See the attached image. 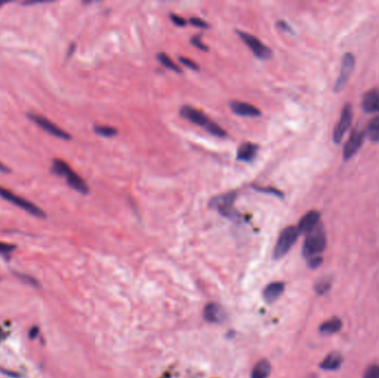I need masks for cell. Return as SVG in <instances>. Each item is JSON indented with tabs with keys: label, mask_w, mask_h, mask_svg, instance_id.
<instances>
[{
	"label": "cell",
	"mask_w": 379,
	"mask_h": 378,
	"mask_svg": "<svg viewBox=\"0 0 379 378\" xmlns=\"http://www.w3.org/2000/svg\"><path fill=\"white\" fill-rule=\"evenodd\" d=\"M51 172H53L55 175H59V177H63L64 179H66L67 183L75 191L81 193V194L83 195H86L89 193V187H88V184L86 183L85 180H83L79 174H77L75 171H73V170L69 167L66 162H64V161L60 159L53 160Z\"/></svg>",
	"instance_id": "1"
},
{
	"label": "cell",
	"mask_w": 379,
	"mask_h": 378,
	"mask_svg": "<svg viewBox=\"0 0 379 378\" xmlns=\"http://www.w3.org/2000/svg\"><path fill=\"white\" fill-rule=\"evenodd\" d=\"M326 247V236L323 231V228L318 225L312 232H309L305 239L303 245V255L307 259L318 256L325 250Z\"/></svg>",
	"instance_id": "2"
},
{
	"label": "cell",
	"mask_w": 379,
	"mask_h": 378,
	"mask_svg": "<svg viewBox=\"0 0 379 378\" xmlns=\"http://www.w3.org/2000/svg\"><path fill=\"white\" fill-rule=\"evenodd\" d=\"M235 199H237V193L235 192L226 193V194L221 196H215L214 199L211 200L210 207L219 211L220 214L225 216V218L237 221L241 218V215L233 206Z\"/></svg>",
	"instance_id": "3"
},
{
	"label": "cell",
	"mask_w": 379,
	"mask_h": 378,
	"mask_svg": "<svg viewBox=\"0 0 379 378\" xmlns=\"http://www.w3.org/2000/svg\"><path fill=\"white\" fill-rule=\"evenodd\" d=\"M298 230L295 227H287L281 232L279 238H277L276 245L274 247V257L281 259L284 255L287 254L290 248L296 242L298 237Z\"/></svg>",
	"instance_id": "4"
},
{
	"label": "cell",
	"mask_w": 379,
	"mask_h": 378,
	"mask_svg": "<svg viewBox=\"0 0 379 378\" xmlns=\"http://www.w3.org/2000/svg\"><path fill=\"white\" fill-rule=\"evenodd\" d=\"M0 197H2L3 200L10 202V203H12L13 205H16L18 207H20V209L27 211L29 214L37 216V218H45L46 216L45 212L41 210L40 207L35 205L34 203H31V202H29L28 200L24 199V197L16 195L15 193L7 190V189H4L3 187H0Z\"/></svg>",
	"instance_id": "5"
},
{
	"label": "cell",
	"mask_w": 379,
	"mask_h": 378,
	"mask_svg": "<svg viewBox=\"0 0 379 378\" xmlns=\"http://www.w3.org/2000/svg\"><path fill=\"white\" fill-rule=\"evenodd\" d=\"M237 34L239 38L246 44L247 47L251 49V51L256 58L261 60H267L272 57V50L266 45L263 44L260 39L256 38L255 36L247 34L245 31H237Z\"/></svg>",
	"instance_id": "6"
},
{
	"label": "cell",
	"mask_w": 379,
	"mask_h": 378,
	"mask_svg": "<svg viewBox=\"0 0 379 378\" xmlns=\"http://www.w3.org/2000/svg\"><path fill=\"white\" fill-rule=\"evenodd\" d=\"M27 116L32 122H35L37 126L43 129V130L47 131L49 135L60 138V139H63V140L71 139V136L69 135L68 132L62 130V129H60L59 127L55 126L53 122H51L48 119H46L45 117L39 116V114H35V113H28Z\"/></svg>",
	"instance_id": "7"
},
{
	"label": "cell",
	"mask_w": 379,
	"mask_h": 378,
	"mask_svg": "<svg viewBox=\"0 0 379 378\" xmlns=\"http://www.w3.org/2000/svg\"><path fill=\"white\" fill-rule=\"evenodd\" d=\"M352 120H353V112H352V108L350 105L347 104L345 105L343 109V112H341V117L338 124H337L335 130H334V142L335 143H340L341 140L345 136V133L348 131V129L350 128V124H352Z\"/></svg>",
	"instance_id": "8"
},
{
	"label": "cell",
	"mask_w": 379,
	"mask_h": 378,
	"mask_svg": "<svg viewBox=\"0 0 379 378\" xmlns=\"http://www.w3.org/2000/svg\"><path fill=\"white\" fill-rule=\"evenodd\" d=\"M180 116L183 119L188 120V121L204 129L209 127V124L212 122L204 113L198 111V110L191 107V105H183V107L180 109Z\"/></svg>",
	"instance_id": "9"
},
{
	"label": "cell",
	"mask_w": 379,
	"mask_h": 378,
	"mask_svg": "<svg viewBox=\"0 0 379 378\" xmlns=\"http://www.w3.org/2000/svg\"><path fill=\"white\" fill-rule=\"evenodd\" d=\"M355 67V57L352 53H346L343 58V63H341L340 69V75L337 79L335 90L339 91L344 88V86L347 82L349 76L352 75V71L354 70Z\"/></svg>",
	"instance_id": "10"
},
{
	"label": "cell",
	"mask_w": 379,
	"mask_h": 378,
	"mask_svg": "<svg viewBox=\"0 0 379 378\" xmlns=\"http://www.w3.org/2000/svg\"><path fill=\"white\" fill-rule=\"evenodd\" d=\"M230 108L233 113L241 117L255 118L261 116V110H258L255 105L242 102V101H232L230 103Z\"/></svg>",
	"instance_id": "11"
},
{
	"label": "cell",
	"mask_w": 379,
	"mask_h": 378,
	"mask_svg": "<svg viewBox=\"0 0 379 378\" xmlns=\"http://www.w3.org/2000/svg\"><path fill=\"white\" fill-rule=\"evenodd\" d=\"M320 218L321 215L317 211H311L308 213L305 214L302 219H300L297 230L299 233L308 234L312 232L314 229H316L320 225Z\"/></svg>",
	"instance_id": "12"
},
{
	"label": "cell",
	"mask_w": 379,
	"mask_h": 378,
	"mask_svg": "<svg viewBox=\"0 0 379 378\" xmlns=\"http://www.w3.org/2000/svg\"><path fill=\"white\" fill-rule=\"evenodd\" d=\"M364 139V133L363 131L356 130L347 141L345 147H344V159L349 160L352 156L356 154V152L359 150V147L363 144Z\"/></svg>",
	"instance_id": "13"
},
{
	"label": "cell",
	"mask_w": 379,
	"mask_h": 378,
	"mask_svg": "<svg viewBox=\"0 0 379 378\" xmlns=\"http://www.w3.org/2000/svg\"><path fill=\"white\" fill-rule=\"evenodd\" d=\"M363 108L366 112H379V90L372 89L364 94Z\"/></svg>",
	"instance_id": "14"
},
{
	"label": "cell",
	"mask_w": 379,
	"mask_h": 378,
	"mask_svg": "<svg viewBox=\"0 0 379 378\" xmlns=\"http://www.w3.org/2000/svg\"><path fill=\"white\" fill-rule=\"evenodd\" d=\"M258 152V145L246 142L243 143L237 150V160L243 161V162H252L255 159Z\"/></svg>",
	"instance_id": "15"
},
{
	"label": "cell",
	"mask_w": 379,
	"mask_h": 378,
	"mask_svg": "<svg viewBox=\"0 0 379 378\" xmlns=\"http://www.w3.org/2000/svg\"><path fill=\"white\" fill-rule=\"evenodd\" d=\"M205 319L211 323H221L225 319V313L223 308L216 304H209L204 311Z\"/></svg>",
	"instance_id": "16"
},
{
	"label": "cell",
	"mask_w": 379,
	"mask_h": 378,
	"mask_svg": "<svg viewBox=\"0 0 379 378\" xmlns=\"http://www.w3.org/2000/svg\"><path fill=\"white\" fill-rule=\"evenodd\" d=\"M284 284L282 282H273L264 289V298L266 302L273 303L284 292Z\"/></svg>",
	"instance_id": "17"
},
{
	"label": "cell",
	"mask_w": 379,
	"mask_h": 378,
	"mask_svg": "<svg viewBox=\"0 0 379 378\" xmlns=\"http://www.w3.org/2000/svg\"><path fill=\"white\" fill-rule=\"evenodd\" d=\"M341 362H343V357H341L338 353H332L328 355L324 361H323L321 366L323 370L332 371V370H337V368L340 366Z\"/></svg>",
	"instance_id": "18"
},
{
	"label": "cell",
	"mask_w": 379,
	"mask_h": 378,
	"mask_svg": "<svg viewBox=\"0 0 379 378\" xmlns=\"http://www.w3.org/2000/svg\"><path fill=\"white\" fill-rule=\"evenodd\" d=\"M341 329V321L339 319H332L325 322L321 326L320 331L323 335H332L336 334L337 331Z\"/></svg>",
	"instance_id": "19"
},
{
	"label": "cell",
	"mask_w": 379,
	"mask_h": 378,
	"mask_svg": "<svg viewBox=\"0 0 379 378\" xmlns=\"http://www.w3.org/2000/svg\"><path fill=\"white\" fill-rule=\"evenodd\" d=\"M271 373V364L267 361L258 362L253 368L252 378H267Z\"/></svg>",
	"instance_id": "20"
},
{
	"label": "cell",
	"mask_w": 379,
	"mask_h": 378,
	"mask_svg": "<svg viewBox=\"0 0 379 378\" xmlns=\"http://www.w3.org/2000/svg\"><path fill=\"white\" fill-rule=\"evenodd\" d=\"M367 136L373 142L379 141V117L373 118L367 127Z\"/></svg>",
	"instance_id": "21"
},
{
	"label": "cell",
	"mask_w": 379,
	"mask_h": 378,
	"mask_svg": "<svg viewBox=\"0 0 379 378\" xmlns=\"http://www.w3.org/2000/svg\"><path fill=\"white\" fill-rule=\"evenodd\" d=\"M94 131L101 137H105V138H111V137H115L118 135V130L113 127H109V126H101V124H98V126L94 127Z\"/></svg>",
	"instance_id": "22"
},
{
	"label": "cell",
	"mask_w": 379,
	"mask_h": 378,
	"mask_svg": "<svg viewBox=\"0 0 379 378\" xmlns=\"http://www.w3.org/2000/svg\"><path fill=\"white\" fill-rule=\"evenodd\" d=\"M158 59H159V61L161 62V64H163L165 68H168V69H170V70H172L174 72H178V73L181 72L178 64L173 62V60L171 59L168 54H165L163 52H160L158 54Z\"/></svg>",
	"instance_id": "23"
},
{
	"label": "cell",
	"mask_w": 379,
	"mask_h": 378,
	"mask_svg": "<svg viewBox=\"0 0 379 378\" xmlns=\"http://www.w3.org/2000/svg\"><path fill=\"white\" fill-rule=\"evenodd\" d=\"M253 189L257 192L265 193V194H273L277 197H283V193L280 190H277L274 187H260V186H253Z\"/></svg>",
	"instance_id": "24"
},
{
	"label": "cell",
	"mask_w": 379,
	"mask_h": 378,
	"mask_svg": "<svg viewBox=\"0 0 379 378\" xmlns=\"http://www.w3.org/2000/svg\"><path fill=\"white\" fill-rule=\"evenodd\" d=\"M16 248H17L16 245H12V244L0 243V255H4V256L10 255Z\"/></svg>",
	"instance_id": "25"
},
{
	"label": "cell",
	"mask_w": 379,
	"mask_h": 378,
	"mask_svg": "<svg viewBox=\"0 0 379 378\" xmlns=\"http://www.w3.org/2000/svg\"><path fill=\"white\" fill-rule=\"evenodd\" d=\"M189 22L191 25L197 27V28H209V24H207V22L203 19H201V18L192 17V18H190Z\"/></svg>",
	"instance_id": "26"
},
{
	"label": "cell",
	"mask_w": 379,
	"mask_h": 378,
	"mask_svg": "<svg viewBox=\"0 0 379 378\" xmlns=\"http://www.w3.org/2000/svg\"><path fill=\"white\" fill-rule=\"evenodd\" d=\"M179 61L181 62L183 66H186L190 69H193V70H198L200 69V67L197 66V64L193 61V60L191 59H188V58H184V57H180L179 58Z\"/></svg>",
	"instance_id": "27"
},
{
	"label": "cell",
	"mask_w": 379,
	"mask_h": 378,
	"mask_svg": "<svg viewBox=\"0 0 379 378\" xmlns=\"http://www.w3.org/2000/svg\"><path fill=\"white\" fill-rule=\"evenodd\" d=\"M191 41H192V44H193L194 46H195V47H196L197 49L202 50V51H207V50H209V48H207L206 46L202 43L201 36H195V37H193V38L191 39Z\"/></svg>",
	"instance_id": "28"
},
{
	"label": "cell",
	"mask_w": 379,
	"mask_h": 378,
	"mask_svg": "<svg viewBox=\"0 0 379 378\" xmlns=\"http://www.w3.org/2000/svg\"><path fill=\"white\" fill-rule=\"evenodd\" d=\"M365 378H379V367L371 366L365 373Z\"/></svg>",
	"instance_id": "29"
},
{
	"label": "cell",
	"mask_w": 379,
	"mask_h": 378,
	"mask_svg": "<svg viewBox=\"0 0 379 378\" xmlns=\"http://www.w3.org/2000/svg\"><path fill=\"white\" fill-rule=\"evenodd\" d=\"M170 18H171V21H173V24L177 25L178 27H184L187 25V21L184 20V18L174 15V13H171Z\"/></svg>",
	"instance_id": "30"
},
{
	"label": "cell",
	"mask_w": 379,
	"mask_h": 378,
	"mask_svg": "<svg viewBox=\"0 0 379 378\" xmlns=\"http://www.w3.org/2000/svg\"><path fill=\"white\" fill-rule=\"evenodd\" d=\"M276 25L281 30H283L285 32H292V28H290L287 22H285L283 20H280V21H277Z\"/></svg>",
	"instance_id": "31"
},
{
	"label": "cell",
	"mask_w": 379,
	"mask_h": 378,
	"mask_svg": "<svg viewBox=\"0 0 379 378\" xmlns=\"http://www.w3.org/2000/svg\"><path fill=\"white\" fill-rule=\"evenodd\" d=\"M321 263H322V257L315 256V257H312V259H309L308 264L312 267H317L318 265H321Z\"/></svg>",
	"instance_id": "32"
},
{
	"label": "cell",
	"mask_w": 379,
	"mask_h": 378,
	"mask_svg": "<svg viewBox=\"0 0 379 378\" xmlns=\"http://www.w3.org/2000/svg\"><path fill=\"white\" fill-rule=\"evenodd\" d=\"M10 170H9L6 165H3L1 162H0V172H3V173H8Z\"/></svg>",
	"instance_id": "33"
},
{
	"label": "cell",
	"mask_w": 379,
	"mask_h": 378,
	"mask_svg": "<svg viewBox=\"0 0 379 378\" xmlns=\"http://www.w3.org/2000/svg\"><path fill=\"white\" fill-rule=\"evenodd\" d=\"M7 2H4V1H0V7H1V6H3V4H6Z\"/></svg>",
	"instance_id": "34"
}]
</instances>
